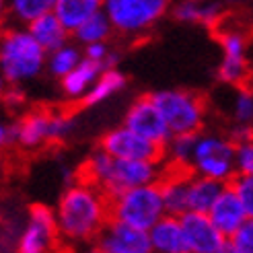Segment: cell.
I'll return each instance as SVG.
<instances>
[{
	"label": "cell",
	"instance_id": "obj_10",
	"mask_svg": "<svg viewBox=\"0 0 253 253\" xmlns=\"http://www.w3.org/2000/svg\"><path fill=\"white\" fill-rule=\"evenodd\" d=\"M181 229L189 253H224L229 251V237H224L212 222L208 212L187 210L181 216Z\"/></svg>",
	"mask_w": 253,
	"mask_h": 253
},
{
	"label": "cell",
	"instance_id": "obj_20",
	"mask_svg": "<svg viewBox=\"0 0 253 253\" xmlns=\"http://www.w3.org/2000/svg\"><path fill=\"white\" fill-rule=\"evenodd\" d=\"M27 29L31 31V35L40 42V45L45 49L47 54L54 52V49H58V47H62L64 43H68V35H72L64 27V23L58 19V15L54 10L45 12V15L31 21L27 25Z\"/></svg>",
	"mask_w": 253,
	"mask_h": 253
},
{
	"label": "cell",
	"instance_id": "obj_26",
	"mask_svg": "<svg viewBox=\"0 0 253 253\" xmlns=\"http://www.w3.org/2000/svg\"><path fill=\"white\" fill-rule=\"evenodd\" d=\"M83 52L77 43H64L62 47L54 49V52L47 54V70L52 77L62 79L64 74H68L74 66L83 60Z\"/></svg>",
	"mask_w": 253,
	"mask_h": 253
},
{
	"label": "cell",
	"instance_id": "obj_3",
	"mask_svg": "<svg viewBox=\"0 0 253 253\" xmlns=\"http://www.w3.org/2000/svg\"><path fill=\"white\" fill-rule=\"evenodd\" d=\"M47 66V52L27 27H8L0 31V70L8 84H23Z\"/></svg>",
	"mask_w": 253,
	"mask_h": 253
},
{
	"label": "cell",
	"instance_id": "obj_35",
	"mask_svg": "<svg viewBox=\"0 0 253 253\" xmlns=\"http://www.w3.org/2000/svg\"><path fill=\"white\" fill-rule=\"evenodd\" d=\"M6 88H8V81H6V77L2 74V70H0V101L4 99V93H6Z\"/></svg>",
	"mask_w": 253,
	"mask_h": 253
},
{
	"label": "cell",
	"instance_id": "obj_15",
	"mask_svg": "<svg viewBox=\"0 0 253 253\" xmlns=\"http://www.w3.org/2000/svg\"><path fill=\"white\" fill-rule=\"evenodd\" d=\"M12 144L27 150L49 144V111L35 109L12 122Z\"/></svg>",
	"mask_w": 253,
	"mask_h": 253
},
{
	"label": "cell",
	"instance_id": "obj_4",
	"mask_svg": "<svg viewBox=\"0 0 253 253\" xmlns=\"http://www.w3.org/2000/svg\"><path fill=\"white\" fill-rule=\"evenodd\" d=\"M165 214V202H163L159 181L124 189L109 198V218L142 231H150L153 224Z\"/></svg>",
	"mask_w": 253,
	"mask_h": 253
},
{
	"label": "cell",
	"instance_id": "obj_31",
	"mask_svg": "<svg viewBox=\"0 0 253 253\" xmlns=\"http://www.w3.org/2000/svg\"><path fill=\"white\" fill-rule=\"evenodd\" d=\"M233 116L239 124H251L253 122V93L251 91H239L233 103Z\"/></svg>",
	"mask_w": 253,
	"mask_h": 253
},
{
	"label": "cell",
	"instance_id": "obj_13",
	"mask_svg": "<svg viewBox=\"0 0 253 253\" xmlns=\"http://www.w3.org/2000/svg\"><path fill=\"white\" fill-rule=\"evenodd\" d=\"M222 47V62L218 66V79L226 84H241L247 79V42L239 31H224L218 35Z\"/></svg>",
	"mask_w": 253,
	"mask_h": 253
},
{
	"label": "cell",
	"instance_id": "obj_21",
	"mask_svg": "<svg viewBox=\"0 0 253 253\" xmlns=\"http://www.w3.org/2000/svg\"><path fill=\"white\" fill-rule=\"evenodd\" d=\"M224 185L226 181H218V179H212V177L192 173L187 183V210L208 212L214 202H216L218 194L224 189Z\"/></svg>",
	"mask_w": 253,
	"mask_h": 253
},
{
	"label": "cell",
	"instance_id": "obj_1",
	"mask_svg": "<svg viewBox=\"0 0 253 253\" xmlns=\"http://www.w3.org/2000/svg\"><path fill=\"white\" fill-rule=\"evenodd\" d=\"M60 239L64 243H95L109 222V196L93 183H72L56 206Z\"/></svg>",
	"mask_w": 253,
	"mask_h": 253
},
{
	"label": "cell",
	"instance_id": "obj_14",
	"mask_svg": "<svg viewBox=\"0 0 253 253\" xmlns=\"http://www.w3.org/2000/svg\"><path fill=\"white\" fill-rule=\"evenodd\" d=\"M208 216L212 218L214 224L218 226V231L224 237H231L239 226L249 218L241 198L237 196V192L233 189L231 183H226L224 189L218 194L216 202H214L212 208L208 210Z\"/></svg>",
	"mask_w": 253,
	"mask_h": 253
},
{
	"label": "cell",
	"instance_id": "obj_33",
	"mask_svg": "<svg viewBox=\"0 0 253 253\" xmlns=\"http://www.w3.org/2000/svg\"><path fill=\"white\" fill-rule=\"evenodd\" d=\"M84 58H88V60H95V62H101V64L105 66V62H107V58H109V54H111V49H109V45H107V42H95V43H88V45H84Z\"/></svg>",
	"mask_w": 253,
	"mask_h": 253
},
{
	"label": "cell",
	"instance_id": "obj_8",
	"mask_svg": "<svg viewBox=\"0 0 253 253\" xmlns=\"http://www.w3.org/2000/svg\"><path fill=\"white\" fill-rule=\"evenodd\" d=\"M99 148L118 159H136V161H153L161 163L165 159V146L148 140L146 136L138 134L128 126L113 128L99 140Z\"/></svg>",
	"mask_w": 253,
	"mask_h": 253
},
{
	"label": "cell",
	"instance_id": "obj_36",
	"mask_svg": "<svg viewBox=\"0 0 253 253\" xmlns=\"http://www.w3.org/2000/svg\"><path fill=\"white\" fill-rule=\"evenodd\" d=\"M8 10V6H6V2L4 0H0V23H2V19H4V12Z\"/></svg>",
	"mask_w": 253,
	"mask_h": 253
},
{
	"label": "cell",
	"instance_id": "obj_34",
	"mask_svg": "<svg viewBox=\"0 0 253 253\" xmlns=\"http://www.w3.org/2000/svg\"><path fill=\"white\" fill-rule=\"evenodd\" d=\"M12 144V124L0 120V148Z\"/></svg>",
	"mask_w": 253,
	"mask_h": 253
},
{
	"label": "cell",
	"instance_id": "obj_28",
	"mask_svg": "<svg viewBox=\"0 0 253 253\" xmlns=\"http://www.w3.org/2000/svg\"><path fill=\"white\" fill-rule=\"evenodd\" d=\"M74 130V116L68 111H49V144L62 142Z\"/></svg>",
	"mask_w": 253,
	"mask_h": 253
},
{
	"label": "cell",
	"instance_id": "obj_29",
	"mask_svg": "<svg viewBox=\"0 0 253 253\" xmlns=\"http://www.w3.org/2000/svg\"><path fill=\"white\" fill-rule=\"evenodd\" d=\"M229 251L253 253V218L251 216L229 237Z\"/></svg>",
	"mask_w": 253,
	"mask_h": 253
},
{
	"label": "cell",
	"instance_id": "obj_12",
	"mask_svg": "<svg viewBox=\"0 0 253 253\" xmlns=\"http://www.w3.org/2000/svg\"><path fill=\"white\" fill-rule=\"evenodd\" d=\"M95 247L97 251H103V253H150L153 251L148 231L136 229V226H130L113 218H109V222L103 226V231L95 239Z\"/></svg>",
	"mask_w": 253,
	"mask_h": 253
},
{
	"label": "cell",
	"instance_id": "obj_9",
	"mask_svg": "<svg viewBox=\"0 0 253 253\" xmlns=\"http://www.w3.org/2000/svg\"><path fill=\"white\" fill-rule=\"evenodd\" d=\"M62 241L58 231L56 212L43 204L31 206L27 222L17 241V251L21 253H45L56 249V245Z\"/></svg>",
	"mask_w": 253,
	"mask_h": 253
},
{
	"label": "cell",
	"instance_id": "obj_32",
	"mask_svg": "<svg viewBox=\"0 0 253 253\" xmlns=\"http://www.w3.org/2000/svg\"><path fill=\"white\" fill-rule=\"evenodd\" d=\"M235 163H237V173H253V138L237 144Z\"/></svg>",
	"mask_w": 253,
	"mask_h": 253
},
{
	"label": "cell",
	"instance_id": "obj_17",
	"mask_svg": "<svg viewBox=\"0 0 253 253\" xmlns=\"http://www.w3.org/2000/svg\"><path fill=\"white\" fill-rule=\"evenodd\" d=\"M148 237L153 251L157 253H189L179 216H173V214L161 216L148 231Z\"/></svg>",
	"mask_w": 253,
	"mask_h": 253
},
{
	"label": "cell",
	"instance_id": "obj_27",
	"mask_svg": "<svg viewBox=\"0 0 253 253\" xmlns=\"http://www.w3.org/2000/svg\"><path fill=\"white\" fill-rule=\"evenodd\" d=\"M6 6L17 23L29 25L37 17L45 15V12H52L56 6V0H8Z\"/></svg>",
	"mask_w": 253,
	"mask_h": 253
},
{
	"label": "cell",
	"instance_id": "obj_23",
	"mask_svg": "<svg viewBox=\"0 0 253 253\" xmlns=\"http://www.w3.org/2000/svg\"><path fill=\"white\" fill-rule=\"evenodd\" d=\"M124 86H126L124 72H120L118 68H105L99 74V79L93 83V86L86 91V95L83 97V105L93 107V105L103 103V101H107L109 97L120 93Z\"/></svg>",
	"mask_w": 253,
	"mask_h": 253
},
{
	"label": "cell",
	"instance_id": "obj_6",
	"mask_svg": "<svg viewBox=\"0 0 253 253\" xmlns=\"http://www.w3.org/2000/svg\"><path fill=\"white\" fill-rule=\"evenodd\" d=\"M173 134H194L204 126V97L183 88H165L150 95Z\"/></svg>",
	"mask_w": 253,
	"mask_h": 253
},
{
	"label": "cell",
	"instance_id": "obj_19",
	"mask_svg": "<svg viewBox=\"0 0 253 253\" xmlns=\"http://www.w3.org/2000/svg\"><path fill=\"white\" fill-rule=\"evenodd\" d=\"M224 0H181L173 6V19L189 25H216L222 15Z\"/></svg>",
	"mask_w": 253,
	"mask_h": 253
},
{
	"label": "cell",
	"instance_id": "obj_22",
	"mask_svg": "<svg viewBox=\"0 0 253 253\" xmlns=\"http://www.w3.org/2000/svg\"><path fill=\"white\" fill-rule=\"evenodd\" d=\"M99 10H103V0H56L54 6V12L70 33Z\"/></svg>",
	"mask_w": 253,
	"mask_h": 253
},
{
	"label": "cell",
	"instance_id": "obj_2",
	"mask_svg": "<svg viewBox=\"0 0 253 253\" xmlns=\"http://www.w3.org/2000/svg\"><path fill=\"white\" fill-rule=\"evenodd\" d=\"M81 181L93 183L111 198L124 189H130L144 183H157L161 179L159 163L136 161V159H118L97 148L91 153L81 167Z\"/></svg>",
	"mask_w": 253,
	"mask_h": 253
},
{
	"label": "cell",
	"instance_id": "obj_16",
	"mask_svg": "<svg viewBox=\"0 0 253 253\" xmlns=\"http://www.w3.org/2000/svg\"><path fill=\"white\" fill-rule=\"evenodd\" d=\"M192 169L183 167H169L167 173L161 175L159 185L163 192V202H165V212L173 216H181L187 212V183L192 177Z\"/></svg>",
	"mask_w": 253,
	"mask_h": 253
},
{
	"label": "cell",
	"instance_id": "obj_7",
	"mask_svg": "<svg viewBox=\"0 0 253 253\" xmlns=\"http://www.w3.org/2000/svg\"><path fill=\"white\" fill-rule=\"evenodd\" d=\"M235 150H237V144L229 140V138L198 134L194 157H192V171L198 175L229 183L237 175Z\"/></svg>",
	"mask_w": 253,
	"mask_h": 253
},
{
	"label": "cell",
	"instance_id": "obj_5",
	"mask_svg": "<svg viewBox=\"0 0 253 253\" xmlns=\"http://www.w3.org/2000/svg\"><path fill=\"white\" fill-rule=\"evenodd\" d=\"M169 4L171 0H103V10L118 33L136 37L153 29Z\"/></svg>",
	"mask_w": 253,
	"mask_h": 253
},
{
	"label": "cell",
	"instance_id": "obj_18",
	"mask_svg": "<svg viewBox=\"0 0 253 253\" xmlns=\"http://www.w3.org/2000/svg\"><path fill=\"white\" fill-rule=\"evenodd\" d=\"M103 70H105V66L101 64V62L88 60V58L83 56V60L79 62V64L60 79V86H62V91H64V95L68 99H72V101L83 99Z\"/></svg>",
	"mask_w": 253,
	"mask_h": 253
},
{
	"label": "cell",
	"instance_id": "obj_25",
	"mask_svg": "<svg viewBox=\"0 0 253 253\" xmlns=\"http://www.w3.org/2000/svg\"><path fill=\"white\" fill-rule=\"evenodd\" d=\"M198 134H173L171 140L165 146V159L171 161L173 167H183V169H192V157H194V148Z\"/></svg>",
	"mask_w": 253,
	"mask_h": 253
},
{
	"label": "cell",
	"instance_id": "obj_24",
	"mask_svg": "<svg viewBox=\"0 0 253 253\" xmlns=\"http://www.w3.org/2000/svg\"><path fill=\"white\" fill-rule=\"evenodd\" d=\"M113 31L116 29H113V25H111L109 17L105 15V10H99L93 17H88L81 27L74 29L72 37L77 40V43H81L84 47V45L95 43V42H107Z\"/></svg>",
	"mask_w": 253,
	"mask_h": 253
},
{
	"label": "cell",
	"instance_id": "obj_37",
	"mask_svg": "<svg viewBox=\"0 0 253 253\" xmlns=\"http://www.w3.org/2000/svg\"><path fill=\"white\" fill-rule=\"evenodd\" d=\"M2 163H4V159H2V153H0V169H2Z\"/></svg>",
	"mask_w": 253,
	"mask_h": 253
},
{
	"label": "cell",
	"instance_id": "obj_11",
	"mask_svg": "<svg viewBox=\"0 0 253 253\" xmlns=\"http://www.w3.org/2000/svg\"><path fill=\"white\" fill-rule=\"evenodd\" d=\"M124 126H128V128L136 130L138 134L146 136L148 140L163 144V146H167V142L173 136L165 118H163L161 109L155 105V101L150 95L138 97L128 107V111H126V116H124Z\"/></svg>",
	"mask_w": 253,
	"mask_h": 253
},
{
	"label": "cell",
	"instance_id": "obj_30",
	"mask_svg": "<svg viewBox=\"0 0 253 253\" xmlns=\"http://www.w3.org/2000/svg\"><path fill=\"white\" fill-rule=\"evenodd\" d=\"M229 183L233 185L237 196L241 198L247 216L253 218V173H237Z\"/></svg>",
	"mask_w": 253,
	"mask_h": 253
}]
</instances>
